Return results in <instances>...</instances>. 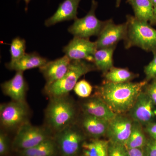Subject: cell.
<instances>
[{"label":"cell","instance_id":"5bb4252c","mask_svg":"<svg viewBox=\"0 0 156 156\" xmlns=\"http://www.w3.org/2000/svg\"><path fill=\"white\" fill-rule=\"evenodd\" d=\"M1 88L3 93L13 101L25 102L28 86L23 72H16L12 79L1 84Z\"/></svg>","mask_w":156,"mask_h":156},{"label":"cell","instance_id":"5b68a950","mask_svg":"<svg viewBox=\"0 0 156 156\" xmlns=\"http://www.w3.org/2000/svg\"><path fill=\"white\" fill-rule=\"evenodd\" d=\"M98 6V2L92 0L91 8L87 15L75 20L72 25L68 29V31L74 37L89 39L92 36H98L108 20L102 21L96 17L95 12Z\"/></svg>","mask_w":156,"mask_h":156},{"label":"cell","instance_id":"4316f807","mask_svg":"<svg viewBox=\"0 0 156 156\" xmlns=\"http://www.w3.org/2000/svg\"><path fill=\"white\" fill-rule=\"evenodd\" d=\"M108 156H128V151L125 145L109 142Z\"/></svg>","mask_w":156,"mask_h":156},{"label":"cell","instance_id":"836d02e7","mask_svg":"<svg viewBox=\"0 0 156 156\" xmlns=\"http://www.w3.org/2000/svg\"><path fill=\"white\" fill-rule=\"evenodd\" d=\"M24 2L25 3V11H27V9H28V5L29 3L30 2L31 0H23Z\"/></svg>","mask_w":156,"mask_h":156},{"label":"cell","instance_id":"f1b7e54d","mask_svg":"<svg viewBox=\"0 0 156 156\" xmlns=\"http://www.w3.org/2000/svg\"><path fill=\"white\" fill-rule=\"evenodd\" d=\"M9 139L7 134L2 132L0 134V155L5 156L9 151Z\"/></svg>","mask_w":156,"mask_h":156},{"label":"cell","instance_id":"44dd1931","mask_svg":"<svg viewBox=\"0 0 156 156\" xmlns=\"http://www.w3.org/2000/svg\"><path fill=\"white\" fill-rule=\"evenodd\" d=\"M109 141L100 139H94L82 144V156H108Z\"/></svg>","mask_w":156,"mask_h":156},{"label":"cell","instance_id":"83f0119b","mask_svg":"<svg viewBox=\"0 0 156 156\" xmlns=\"http://www.w3.org/2000/svg\"><path fill=\"white\" fill-rule=\"evenodd\" d=\"M152 60L144 67V73L146 80L148 82L151 80H156V50L154 51Z\"/></svg>","mask_w":156,"mask_h":156},{"label":"cell","instance_id":"cb8c5ba5","mask_svg":"<svg viewBox=\"0 0 156 156\" xmlns=\"http://www.w3.org/2000/svg\"><path fill=\"white\" fill-rule=\"evenodd\" d=\"M105 81L114 83H124L131 82L138 77V74L130 71L128 69L113 67L104 75Z\"/></svg>","mask_w":156,"mask_h":156},{"label":"cell","instance_id":"ffe728a7","mask_svg":"<svg viewBox=\"0 0 156 156\" xmlns=\"http://www.w3.org/2000/svg\"><path fill=\"white\" fill-rule=\"evenodd\" d=\"M116 48V46H113L98 49L94 54L93 63L103 75L114 67L113 54Z\"/></svg>","mask_w":156,"mask_h":156},{"label":"cell","instance_id":"ac0fdd59","mask_svg":"<svg viewBox=\"0 0 156 156\" xmlns=\"http://www.w3.org/2000/svg\"><path fill=\"white\" fill-rule=\"evenodd\" d=\"M108 121L96 117L84 114L82 125L84 131L94 139L106 135L108 128Z\"/></svg>","mask_w":156,"mask_h":156},{"label":"cell","instance_id":"3957f363","mask_svg":"<svg viewBox=\"0 0 156 156\" xmlns=\"http://www.w3.org/2000/svg\"><path fill=\"white\" fill-rule=\"evenodd\" d=\"M128 24L127 35L125 41L126 49L133 47L147 52L156 50V30L148 23L136 19L134 16H126Z\"/></svg>","mask_w":156,"mask_h":156},{"label":"cell","instance_id":"d6986e66","mask_svg":"<svg viewBox=\"0 0 156 156\" xmlns=\"http://www.w3.org/2000/svg\"><path fill=\"white\" fill-rule=\"evenodd\" d=\"M136 19L151 23L154 19V5L150 0H128Z\"/></svg>","mask_w":156,"mask_h":156},{"label":"cell","instance_id":"9c48e42d","mask_svg":"<svg viewBox=\"0 0 156 156\" xmlns=\"http://www.w3.org/2000/svg\"><path fill=\"white\" fill-rule=\"evenodd\" d=\"M133 120L124 114H117L109 122L106 135L109 142L125 145L131 134Z\"/></svg>","mask_w":156,"mask_h":156},{"label":"cell","instance_id":"30bf717a","mask_svg":"<svg viewBox=\"0 0 156 156\" xmlns=\"http://www.w3.org/2000/svg\"><path fill=\"white\" fill-rule=\"evenodd\" d=\"M127 29L126 21L122 24H116L112 20H108L95 41L97 49L116 46L119 42L126 39Z\"/></svg>","mask_w":156,"mask_h":156},{"label":"cell","instance_id":"d590c367","mask_svg":"<svg viewBox=\"0 0 156 156\" xmlns=\"http://www.w3.org/2000/svg\"><path fill=\"white\" fill-rule=\"evenodd\" d=\"M152 24H156V13L154 14V19L153 20L152 22L151 23Z\"/></svg>","mask_w":156,"mask_h":156},{"label":"cell","instance_id":"8fae6325","mask_svg":"<svg viewBox=\"0 0 156 156\" xmlns=\"http://www.w3.org/2000/svg\"><path fill=\"white\" fill-rule=\"evenodd\" d=\"M56 140L64 156L76 155L82 147L84 136L72 126L56 134Z\"/></svg>","mask_w":156,"mask_h":156},{"label":"cell","instance_id":"603a6c76","mask_svg":"<svg viewBox=\"0 0 156 156\" xmlns=\"http://www.w3.org/2000/svg\"><path fill=\"white\" fill-rule=\"evenodd\" d=\"M56 151V143L50 138L34 147L20 151V154L22 156H54Z\"/></svg>","mask_w":156,"mask_h":156},{"label":"cell","instance_id":"7a4b0ae2","mask_svg":"<svg viewBox=\"0 0 156 156\" xmlns=\"http://www.w3.org/2000/svg\"><path fill=\"white\" fill-rule=\"evenodd\" d=\"M76 115L74 104L67 95L50 98L45 112L48 127L56 134L72 126Z\"/></svg>","mask_w":156,"mask_h":156},{"label":"cell","instance_id":"7402d4cb","mask_svg":"<svg viewBox=\"0 0 156 156\" xmlns=\"http://www.w3.org/2000/svg\"><path fill=\"white\" fill-rule=\"evenodd\" d=\"M144 132L142 125L133 121L131 134L125 145L126 148H144L148 140Z\"/></svg>","mask_w":156,"mask_h":156},{"label":"cell","instance_id":"74e56055","mask_svg":"<svg viewBox=\"0 0 156 156\" xmlns=\"http://www.w3.org/2000/svg\"><path fill=\"white\" fill-rule=\"evenodd\" d=\"M76 156L75 155H73V156Z\"/></svg>","mask_w":156,"mask_h":156},{"label":"cell","instance_id":"1f68e13d","mask_svg":"<svg viewBox=\"0 0 156 156\" xmlns=\"http://www.w3.org/2000/svg\"><path fill=\"white\" fill-rule=\"evenodd\" d=\"M144 131L152 139L156 140V122H151L145 126Z\"/></svg>","mask_w":156,"mask_h":156},{"label":"cell","instance_id":"2e32d148","mask_svg":"<svg viewBox=\"0 0 156 156\" xmlns=\"http://www.w3.org/2000/svg\"><path fill=\"white\" fill-rule=\"evenodd\" d=\"M82 109L84 114L108 122L117 115L101 98L95 95L84 101L82 104Z\"/></svg>","mask_w":156,"mask_h":156},{"label":"cell","instance_id":"d4e9b609","mask_svg":"<svg viewBox=\"0 0 156 156\" xmlns=\"http://www.w3.org/2000/svg\"><path fill=\"white\" fill-rule=\"evenodd\" d=\"M26 49V42L24 39L16 37L12 40L10 44V53L11 60L14 61L18 60L25 55Z\"/></svg>","mask_w":156,"mask_h":156},{"label":"cell","instance_id":"9a60e30c","mask_svg":"<svg viewBox=\"0 0 156 156\" xmlns=\"http://www.w3.org/2000/svg\"><path fill=\"white\" fill-rule=\"evenodd\" d=\"M82 0H64L59 4L56 12L45 20L47 27L66 21L75 20L78 18V9Z\"/></svg>","mask_w":156,"mask_h":156},{"label":"cell","instance_id":"8992f818","mask_svg":"<svg viewBox=\"0 0 156 156\" xmlns=\"http://www.w3.org/2000/svg\"><path fill=\"white\" fill-rule=\"evenodd\" d=\"M29 110L26 102L12 101L1 105L0 121L2 126L9 129L19 128L28 122Z\"/></svg>","mask_w":156,"mask_h":156},{"label":"cell","instance_id":"4dcf8cb0","mask_svg":"<svg viewBox=\"0 0 156 156\" xmlns=\"http://www.w3.org/2000/svg\"><path fill=\"white\" fill-rule=\"evenodd\" d=\"M145 88V92L156 106V80H153L151 84H147Z\"/></svg>","mask_w":156,"mask_h":156},{"label":"cell","instance_id":"e575fe53","mask_svg":"<svg viewBox=\"0 0 156 156\" xmlns=\"http://www.w3.org/2000/svg\"><path fill=\"white\" fill-rule=\"evenodd\" d=\"M122 0H116V7L119 8L121 5V2Z\"/></svg>","mask_w":156,"mask_h":156},{"label":"cell","instance_id":"ba28073f","mask_svg":"<svg viewBox=\"0 0 156 156\" xmlns=\"http://www.w3.org/2000/svg\"><path fill=\"white\" fill-rule=\"evenodd\" d=\"M97 50L95 42L91 41L89 39L74 37L63 48L62 51L71 61L85 60L93 63Z\"/></svg>","mask_w":156,"mask_h":156},{"label":"cell","instance_id":"484cf974","mask_svg":"<svg viewBox=\"0 0 156 156\" xmlns=\"http://www.w3.org/2000/svg\"><path fill=\"white\" fill-rule=\"evenodd\" d=\"M93 87L92 85L85 80L78 81L73 89L76 95L81 98H87L90 96Z\"/></svg>","mask_w":156,"mask_h":156},{"label":"cell","instance_id":"e0dca14e","mask_svg":"<svg viewBox=\"0 0 156 156\" xmlns=\"http://www.w3.org/2000/svg\"><path fill=\"white\" fill-rule=\"evenodd\" d=\"M48 58L41 56L38 53L34 52L26 53L21 58L14 61L6 63L8 69L16 72H23L36 68H41L48 62Z\"/></svg>","mask_w":156,"mask_h":156},{"label":"cell","instance_id":"277c9868","mask_svg":"<svg viewBox=\"0 0 156 156\" xmlns=\"http://www.w3.org/2000/svg\"><path fill=\"white\" fill-rule=\"evenodd\" d=\"M97 69L94 63L85 61H72L68 71L59 80L44 89L50 98L66 96L73 90L78 80L82 76Z\"/></svg>","mask_w":156,"mask_h":156},{"label":"cell","instance_id":"8d00e7d4","mask_svg":"<svg viewBox=\"0 0 156 156\" xmlns=\"http://www.w3.org/2000/svg\"><path fill=\"white\" fill-rule=\"evenodd\" d=\"M154 6L156 5V0H150Z\"/></svg>","mask_w":156,"mask_h":156},{"label":"cell","instance_id":"d6a6232c","mask_svg":"<svg viewBox=\"0 0 156 156\" xmlns=\"http://www.w3.org/2000/svg\"><path fill=\"white\" fill-rule=\"evenodd\" d=\"M128 156H147L144 148H134L128 149Z\"/></svg>","mask_w":156,"mask_h":156},{"label":"cell","instance_id":"52a82bcc","mask_svg":"<svg viewBox=\"0 0 156 156\" xmlns=\"http://www.w3.org/2000/svg\"><path fill=\"white\" fill-rule=\"evenodd\" d=\"M50 138V132L47 128L32 126L28 122L17 129L13 145L20 150H23L34 147Z\"/></svg>","mask_w":156,"mask_h":156},{"label":"cell","instance_id":"7c38bea8","mask_svg":"<svg viewBox=\"0 0 156 156\" xmlns=\"http://www.w3.org/2000/svg\"><path fill=\"white\" fill-rule=\"evenodd\" d=\"M156 106L145 92L140 93L134 105L129 111L132 120L143 126L153 122Z\"/></svg>","mask_w":156,"mask_h":156},{"label":"cell","instance_id":"6da1fadb","mask_svg":"<svg viewBox=\"0 0 156 156\" xmlns=\"http://www.w3.org/2000/svg\"><path fill=\"white\" fill-rule=\"evenodd\" d=\"M147 83L146 80L124 83L105 81L96 87L95 95L101 98L116 114H124L130 111Z\"/></svg>","mask_w":156,"mask_h":156},{"label":"cell","instance_id":"f546056e","mask_svg":"<svg viewBox=\"0 0 156 156\" xmlns=\"http://www.w3.org/2000/svg\"><path fill=\"white\" fill-rule=\"evenodd\" d=\"M144 149L147 156H156V140L148 139Z\"/></svg>","mask_w":156,"mask_h":156},{"label":"cell","instance_id":"4fadbf2b","mask_svg":"<svg viewBox=\"0 0 156 156\" xmlns=\"http://www.w3.org/2000/svg\"><path fill=\"white\" fill-rule=\"evenodd\" d=\"M71 61L67 56H64L48 61L46 64L40 68V71L44 76L46 84L48 87L63 77L69 69Z\"/></svg>","mask_w":156,"mask_h":156}]
</instances>
